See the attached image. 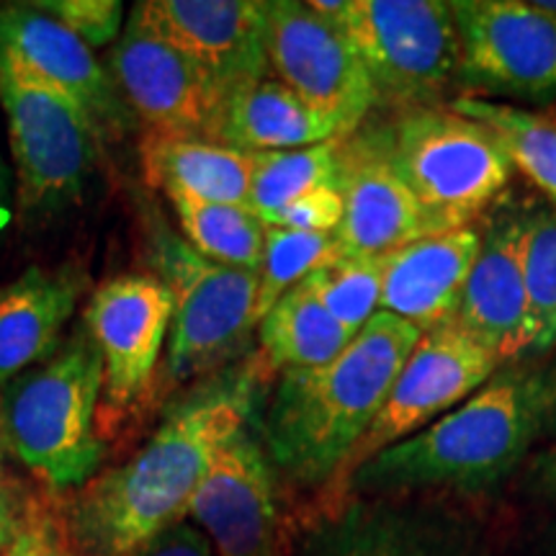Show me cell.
I'll use <instances>...</instances> for the list:
<instances>
[{
    "label": "cell",
    "mask_w": 556,
    "mask_h": 556,
    "mask_svg": "<svg viewBox=\"0 0 556 556\" xmlns=\"http://www.w3.org/2000/svg\"><path fill=\"white\" fill-rule=\"evenodd\" d=\"M139 152L144 180L163 193L176 191L217 204L248 206L255 165L253 152L155 135L142 137Z\"/></svg>",
    "instance_id": "44dd1931"
},
{
    "label": "cell",
    "mask_w": 556,
    "mask_h": 556,
    "mask_svg": "<svg viewBox=\"0 0 556 556\" xmlns=\"http://www.w3.org/2000/svg\"><path fill=\"white\" fill-rule=\"evenodd\" d=\"M338 255L336 235L294 232V229L266 227V245L258 268V302L255 323L276 307L283 294L307 278L312 270Z\"/></svg>",
    "instance_id": "f1b7e54d"
},
{
    "label": "cell",
    "mask_w": 556,
    "mask_h": 556,
    "mask_svg": "<svg viewBox=\"0 0 556 556\" xmlns=\"http://www.w3.org/2000/svg\"><path fill=\"white\" fill-rule=\"evenodd\" d=\"M173 323V294L155 274L101 283L86 307V328L103 358L106 409L122 415L150 387Z\"/></svg>",
    "instance_id": "5bb4252c"
},
{
    "label": "cell",
    "mask_w": 556,
    "mask_h": 556,
    "mask_svg": "<svg viewBox=\"0 0 556 556\" xmlns=\"http://www.w3.org/2000/svg\"><path fill=\"white\" fill-rule=\"evenodd\" d=\"M0 50L67 93L86 111L101 139H119L135 124L119 86L93 50L39 5L0 9Z\"/></svg>",
    "instance_id": "e0dca14e"
},
{
    "label": "cell",
    "mask_w": 556,
    "mask_h": 556,
    "mask_svg": "<svg viewBox=\"0 0 556 556\" xmlns=\"http://www.w3.org/2000/svg\"><path fill=\"white\" fill-rule=\"evenodd\" d=\"M131 556H217L214 554L212 541L199 526L180 523L165 528L155 539H150L142 548H137Z\"/></svg>",
    "instance_id": "836d02e7"
},
{
    "label": "cell",
    "mask_w": 556,
    "mask_h": 556,
    "mask_svg": "<svg viewBox=\"0 0 556 556\" xmlns=\"http://www.w3.org/2000/svg\"><path fill=\"white\" fill-rule=\"evenodd\" d=\"M332 137H340L336 124L309 109L283 83L266 78L229 99L219 142L255 155L312 148Z\"/></svg>",
    "instance_id": "7402d4cb"
},
{
    "label": "cell",
    "mask_w": 556,
    "mask_h": 556,
    "mask_svg": "<svg viewBox=\"0 0 556 556\" xmlns=\"http://www.w3.org/2000/svg\"><path fill=\"white\" fill-rule=\"evenodd\" d=\"M500 366L503 364L484 345H479L454 323L422 332L420 343L394 379L384 407L379 409L371 428L348 458L336 495L330 497V507H336L332 513L343 510L348 482L366 462H371L381 451L397 446L405 438L420 433L438 417L462 405Z\"/></svg>",
    "instance_id": "9c48e42d"
},
{
    "label": "cell",
    "mask_w": 556,
    "mask_h": 556,
    "mask_svg": "<svg viewBox=\"0 0 556 556\" xmlns=\"http://www.w3.org/2000/svg\"><path fill=\"white\" fill-rule=\"evenodd\" d=\"M387 148L433 235L471 227L510 180L497 137L451 106L402 111L387 127Z\"/></svg>",
    "instance_id": "8992f818"
},
{
    "label": "cell",
    "mask_w": 556,
    "mask_h": 556,
    "mask_svg": "<svg viewBox=\"0 0 556 556\" xmlns=\"http://www.w3.org/2000/svg\"><path fill=\"white\" fill-rule=\"evenodd\" d=\"M458 78L500 96L556 90V16L536 0H454Z\"/></svg>",
    "instance_id": "4fadbf2b"
},
{
    "label": "cell",
    "mask_w": 556,
    "mask_h": 556,
    "mask_svg": "<svg viewBox=\"0 0 556 556\" xmlns=\"http://www.w3.org/2000/svg\"><path fill=\"white\" fill-rule=\"evenodd\" d=\"M5 201H9V168H5V160L0 155V229L5 225Z\"/></svg>",
    "instance_id": "8d00e7d4"
},
{
    "label": "cell",
    "mask_w": 556,
    "mask_h": 556,
    "mask_svg": "<svg viewBox=\"0 0 556 556\" xmlns=\"http://www.w3.org/2000/svg\"><path fill=\"white\" fill-rule=\"evenodd\" d=\"M184 229L186 242L222 266L258 270L266 245V225L248 206L217 204L189 193H165Z\"/></svg>",
    "instance_id": "484cf974"
},
{
    "label": "cell",
    "mask_w": 556,
    "mask_h": 556,
    "mask_svg": "<svg viewBox=\"0 0 556 556\" xmlns=\"http://www.w3.org/2000/svg\"><path fill=\"white\" fill-rule=\"evenodd\" d=\"M312 556H456L433 531L392 510L353 507L328 520Z\"/></svg>",
    "instance_id": "d4e9b609"
},
{
    "label": "cell",
    "mask_w": 556,
    "mask_h": 556,
    "mask_svg": "<svg viewBox=\"0 0 556 556\" xmlns=\"http://www.w3.org/2000/svg\"><path fill=\"white\" fill-rule=\"evenodd\" d=\"M242 389H219L178 407L122 467L99 471L67 495L83 556H131L189 516L217 451L248 422Z\"/></svg>",
    "instance_id": "3957f363"
},
{
    "label": "cell",
    "mask_w": 556,
    "mask_h": 556,
    "mask_svg": "<svg viewBox=\"0 0 556 556\" xmlns=\"http://www.w3.org/2000/svg\"><path fill=\"white\" fill-rule=\"evenodd\" d=\"M345 214L343 193L338 184L319 186V189L304 193L302 199L291 201L276 212L266 227L294 229V232H319V235H336Z\"/></svg>",
    "instance_id": "d6a6232c"
},
{
    "label": "cell",
    "mask_w": 556,
    "mask_h": 556,
    "mask_svg": "<svg viewBox=\"0 0 556 556\" xmlns=\"http://www.w3.org/2000/svg\"><path fill=\"white\" fill-rule=\"evenodd\" d=\"M531 482L541 495L556 497V441L554 446H548L544 454H539L536 462H533Z\"/></svg>",
    "instance_id": "e575fe53"
},
{
    "label": "cell",
    "mask_w": 556,
    "mask_h": 556,
    "mask_svg": "<svg viewBox=\"0 0 556 556\" xmlns=\"http://www.w3.org/2000/svg\"><path fill=\"white\" fill-rule=\"evenodd\" d=\"M520 261L531 323V353L544 356L556 345V212L536 208L523 217Z\"/></svg>",
    "instance_id": "83f0119b"
},
{
    "label": "cell",
    "mask_w": 556,
    "mask_h": 556,
    "mask_svg": "<svg viewBox=\"0 0 556 556\" xmlns=\"http://www.w3.org/2000/svg\"><path fill=\"white\" fill-rule=\"evenodd\" d=\"M152 263L173 294L165 379L189 381L240 353L258 328V270L208 261L165 227L152 235Z\"/></svg>",
    "instance_id": "ba28073f"
},
{
    "label": "cell",
    "mask_w": 556,
    "mask_h": 556,
    "mask_svg": "<svg viewBox=\"0 0 556 556\" xmlns=\"http://www.w3.org/2000/svg\"><path fill=\"white\" fill-rule=\"evenodd\" d=\"M364 62L377 101L400 111L430 109L462 70V41L443 0H309Z\"/></svg>",
    "instance_id": "5b68a950"
},
{
    "label": "cell",
    "mask_w": 556,
    "mask_h": 556,
    "mask_svg": "<svg viewBox=\"0 0 556 556\" xmlns=\"http://www.w3.org/2000/svg\"><path fill=\"white\" fill-rule=\"evenodd\" d=\"M111 78L144 135L222 144L229 93L191 58L160 39L131 11L111 50Z\"/></svg>",
    "instance_id": "30bf717a"
},
{
    "label": "cell",
    "mask_w": 556,
    "mask_h": 556,
    "mask_svg": "<svg viewBox=\"0 0 556 556\" xmlns=\"http://www.w3.org/2000/svg\"><path fill=\"white\" fill-rule=\"evenodd\" d=\"M384 258L332 255L304 278L338 323L358 332L379 312Z\"/></svg>",
    "instance_id": "f546056e"
},
{
    "label": "cell",
    "mask_w": 556,
    "mask_h": 556,
    "mask_svg": "<svg viewBox=\"0 0 556 556\" xmlns=\"http://www.w3.org/2000/svg\"><path fill=\"white\" fill-rule=\"evenodd\" d=\"M13 520H16V507H13L11 500L0 492V556H3L5 546H9L11 541Z\"/></svg>",
    "instance_id": "d590c367"
},
{
    "label": "cell",
    "mask_w": 556,
    "mask_h": 556,
    "mask_svg": "<svg viewBox=\"0 0 556 556\" xmlns=\"http://www.w3.org/2000/svg\"><path fill=\"white\" fill-rule=\"evenodd\" d=\"M556 435V361L520 358L426 430L366 462L348 482L366 495L477 492Z\"/></svg>",
    "instance_id": "6da1fadb"
},
{
    "label": "cell",
    "mask_w": 556,
    "mask_h": 556,
    "mask_svg": "<svg viewBox=\"0 0 556 556\" xmlns=\"http://www.w3.org/2000/svg\"><path fill=\"white\" fill-rule=\"evenodd\" d=\"M523 217L503 214L482 232L475 266L451 323L495 356L500 364L528 358L531 323L520 261Z\"/></svg>",
    "instance_id": "ac0fdd59"
},
{
    "label": "cell",
    "mask_w": 556,
    "mask_h": 556,
    "mask_svg": "<svg viewBox=\"0 0 556 556\" xmlns=\"http://www.w3.org/2000/svg\"><path fill=\"white\" fill-rule=\"evenodd\" d=\"M0 106L21 208L45 214L78 201L101 142L86 111L5 50H0Z\"/></svg>",
    "instance_id": "52a82bcc"
},
{
    "label": "cell",
    "mask_w": 556,
    "mask_h": 556,
    "mask_svg": "<svg viewBox=\"0 0 556 556\" xmlns=\"http://www.w3.org/2000/svg\"><path fill=\"white\" fill-rule=\"evenodd\" d=\"M482 232L462 227L389 253L381 274V312L407 319L422 332L451 323L482 248Z\"/></svg>",
    "instance_id": "d6986e66"
},
{
    "label": "cell",
    "mask_w": 556,
    "mask_h": 556,
    "mask_svg": "<svg viewBox=\"0 0 556 556\" xmlns=\"http://www.w3.org/2000/svg\"><path fill=\"white\" fill-rule=\"evenodd\" d=\"M37 5L86 41L90 50L111 45L122 31L124 9L119 0H47Z\"/></svg>",
    "instance_id": "1f68e13d"
},
{
    "label": "cell",
    "mask_w": 556,
    "mask_h": 556,
    "mask_svg": "<svg viewBox=\"0 0 556 556\" xmlns=\"http://www.w3.org/2000/svg\"><path fill=\"white\" fill-rule=\"evenodd\" d=\"M189 516L217 556H294L276 469L248 426L217 451Z\"/></svg>",
    "instance_id": "7c38bea8"
},
{
    "label": "cell",
    "mask_w": 556,
    "mask_h": 556,
    "mask_svg": "<svg viewBox=\"0 0 556 556\" xmlns=\"http://www.w3.org/2000/svg\"><path fill=\"white\" fill-rule=\"evenodd\" d=\"M103 358L88 328L5 394L3 433L21 462L52 492L99 475Z\"/></svg>",
    "instance_id": "277c9868"
},
{
    "label": "cell",
    "mask_w": 556,
    "mask_h": 556,
    "mask_svg": "<svg viewBox=\"0 0 556 556\" xmlns=\"http://www.w3.org/2000/svg\"><path fill=\"white\" fill-rule=\"evenodd\" d=\"M536 3L541 5V9L554 13V16H556V0H536Z\"/></svg>",
    "instance_id": "74e56055"
},
{
    "label": "cell",
    "mask_w": 556,
    "mask_h": 556,
    "mask_svg": "<svg viewBox=\"0 0 556 556\" xmlns=\"http://www.w3.org/2000/svg\"><path fill=\"white\" fill-rule=\"evenodd\" d=\"M266 54L276 80L336 124L340 137L364 127L377 90L353 45L332 21L299 0H270Z\"/></svg>",
    "instance_id": "8fae6325"
},
{
    "label": "cell",
    "mask_w": 556,
    "mask_h": 556,
    "mask_svg": "<svg viewBox=\"0 0 556 556\" xmlns=\"http://www.w3.org/2000/svg\"><path fill=\"white\" fill-rule=\"evenodd\" d=\"M135 13L206 70L229 99L266 80V3L261 0H144Z\"/></svg>",
    "instance_id": "2e32d148"
},
{
    "label": "cell",
    "mask_w": 556,
    "mask_h": 556,
    "mask_svg": "<svg viewBox=\"0 0 556 556\" xmlns=\"http://www.w3.org/2000/svg\"><path fill=\"white\" fill-rule=\"evenodd\" d=\"M83 291L75 270L29 268L0 289V381L50 356Z\"/></svg>",
    "instance_id": "ffe728a7"
},
{
    "label": "cell",
    "mask_w": 556,
    "mask_h": 556,
    "mask_svg": "<svg viewBox=\"0 0 556 556\" xmlns=\"http://www.w3.org/2000/svg\"><path fill=\"white\" fill-rule=\"evenodd\" d=\"M422 330L377 312L336 361L283 371L268 402L263 438L276 475L319 486L328 500L353 451L384 407Z\"/></svg>",
    "instance_id": "7a4b0ae2"
},
{
    "label": "cell",
    "mask_w": 556,
    "mask_h": 556,
    "mask_svg": "<svg viewBox=\"0 0 556 556\" xmlns=\"http://www.w3.org/2000/svg\"><path fill=\"white\" fill-rule=\"evenodd\" d=\"M3 556H83L70 526L65 492L41 486L24 497Z\"/></svg>",
    "instance_id": "4dcf8cb0"
},
{
    "label": "cell",
    "mask_w": 556,
    "mask_h": 556,
    "mask_svg": "<svg viewBox=\"0 0 556 556\" xmlns=\"http://www.w3.org/2000/svg\"><path fill=\"white\" fill-rule=\"evenodd\" d=\"M356 336L325 309L307 281L278 299L258 325L263 356L281 374L330 364Z\"/></svg>",
    "instance_id": "603a6c76"
},
{
    "label": "cell",
    "mask_w": 556,
    "mask_h": 556,
    "mask_svg": "<svg viewBox=\"0 0 556 556\" xmlns=\"http://www.w3.org/2000/svg\"><path fill=\"white\" fill-rule=\"evenodd\" d=\"M338 189L345 214L336 229L340 255L387 258L394 250L433 235L426 214L394 170L387 127H358L340 142Z\"/></svg>",
    "instance_id": "9a60e30c"
},
{
    "label": "cell",
    "mask_w": 556,
    "mask_h": 556,
    "mask_svg": "<svg viewBox=\"0 0 556 556\" xmlns=\"http://www.w3.org/2000/svg\"><path fill=\"white\" fill-rule=\"evenodd\" d=\"M456 114L482 122L503 144L510 165L523 173L556 212V119L513 103L486 101L479 96H462L451 101Z\"/></svg>",
    "instance_id": "cb8c5ba5"
},
{
    "label": "cell",
    "mask_w": 556,
    "mask_h": 556,
    "mask_svg": "<svg viewBox=\"0 0 556 556\" xmlns=\"http://www.w3.org/2000/svg\"><path fill=\"white\" fill-rule=\"evenodd\" d=\"M343 137H332L328 142L312 148L281 150V152H255L253 184H250L248 208L268 225L276 212L291 201L319 186L338 184V157Z\"/></svg>",
    "instance_id": "4316f807"
}]
</instances>
